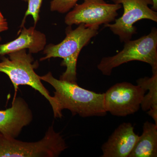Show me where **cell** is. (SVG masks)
Segmentation results:
<instances>
[{
    "mask_svg": "<svg viewBox=\"0 0 157 157\" xmlns=\"http://www.w3.org/2000/svg\"><path fill=\"white\" fill-rule=\"evenodd\" d=\"M40 78L55 90L54 98L61 112L67 109L73 115L78 114L82 117H104L107 114L104 107V93L94 92L80 87L77 83L57 79L51 72Z\"/></svg>",
    "mask_w": 157,
    "mask_h": 157,
    "instance_id": "6da1fadb",
    "label": "cell"
},
{
    "mask_svg": "<svg viewBox=\"0 0 157 157\" xmlns=\"http://www.w3.org/2000/svg\"><path fill=\"white\" fill-rule=\"evenodd\" d=\"M98 30L86 27L83 24L78 25L75 29L68 26L66 30V37L61 42L57 45L50 44L45 46L43 50L45 56L40 59V61L52 58L63 59L61 66L67 69L59 79L76 83V65L78 56L82 48L98 35Z\"/></svg>",
    "mask_w": 157,
    "mask_h": 157,
    "instance_id": "7a4b0ae2",
    "label": "cell"
},
{
    "mask_svg": "<svg viewBox=\"0 0 157 157\" xmlns=\"http://www.w3.org/2000/svg\"><path fill=\"white\" fill-rule=\"evenodd\" d=\"M9 57L1 56L0 72L6 73L17 89L20 85H27L39 91L50 103L55 118H61L62 112L59 109L57 102L52 97L42 84L40 76L35 72L39 66L38 62H34L32 54L27 53L26 49L14 52L8 54Z\"/></svg>",
    "mask_w": 157,
    "mask_h": 157,
    "instance_id": "3957f363",
    "label": "cell"
},
{
    "mask_svg": "<svg viewBox=\"0 0 157 157\" xmlns=\"http://www.w3.org/2000/svg\"><path fill=\"white\" fill-rule=\"evenodd\" d=\"M124 48L112 56L103 57L98 65L104 76L111 75L112 70L121 65L138 61L150 65L152 74L157 73V29L152 28L148 35L124 42Z\"/></svg>",
    "mask_w": 157,
    "mask_h": 157,
    "instance_id": "277c9868",
    "label": "cell"
},
{
    "mask_svg": "<svg viewBox=\"0 0 157 157\" xmlns=\"http://www.w3.org/2000/svg\"><path fill=\"white\" fill-rule=\"evenodd\" d=\"M67 147L65 139L54 131L53 125L37 142L20 141L0 133V157H56Z\"/></svg>",
    "mask_w": 157,
    "mask_h": 157,
    "instance_id": "5b68a950",
    "label": "cell"
},
{
    "mask_svg": "<svg viewBox=\"0 0 157 157\" xmlns=\"http://www.w3.org/2000/svg\"><path fill=\"white\" fill-rule=\"evenodd\" d=\"M122 8L121 4H109L105 0H84L67 14L65 23L70 26L83 24L86 27L98 30L101 25L114 21Z\"/></svg>",
    "mask_w": 157,
    "mask_h": 157,
    "instance_id": "8992f818",
    "label": "cell"
},
{
    "mask_svg": "<svg viewBox=\"0 0 157 157\" xmlns=\"http://www.w3.org/2000/svg\"><path fill=\"white\" fill-rule=\"evenodd\" d=\"M114 4H121L124 8L123 14L113 24L104 25L113 34L118 36L121 42L131 40L137 33L134 24L142 19H148L157 22V12L149 6L153 5L152 0H111Z\"/></svg>",
    "mask_w": 157,
    "mask_h": 157,
    "instance_id": "52a82bcc",
    "label": "cell"
},
{
    "mask_svg": "<svg viewBox=\"0 0 157 157\" xmlns=\"http://www.w3.org/2000/svg\"><path fill=\"white\" fill-rule=\"evenodd\" d=\"M147 90L137 85L124 82L116 83L104 93V105L106 112L125 117L139 110Z\"/></svg>",
    "mask_w": 157,
    "mask_h": 157,
    "instance_id": "ba28073f",
    "label": "cell"
},
{
    "mask_svg": "<svg viewBox=\"0 0 157 157\" xmlns=\"http://www.w3.org/2000/svg\"><path fill=\"white\" fill-rule=\"evenodd\" d=\"M33 119V113L25 101L16 98L11 107L0 110V133L6 137L15 138Z\"/></svg>",
    "mask_w": 157,
    "mask_h": 157,
    "instance_id": "9c48e42d",
    "label": "cell"
},
{
    "mask_svg": "<svg viewBox=\"0 0 157 157\" xmlns=\"http://www.w3.org/2000/svg\"><path fill=\"white\" fill-rule=\"evenodd\" d=\"M139 136L130 123L121 124L102 145V157H129Z\"/></svg>",
    "mask_w": 157,
    "mask_h": 157,
    "instance_id": "30bf717a",
    "label": "cell"
},
{
    "mask_svg": "<svg viewBox=\"0 0 157 157\" xmlns=\"http://www.w3.org/2000/svg\"><path fill=\"white\" fill-rule=\"evenodd\" d=\"M34 27L26 28L24 26L20 29L16 39L0 45V56L22 49H28L29 53H37L44 50L46 46V37Z\"/></svg>",
    "mask_w": 157,
    "mask_h": 157,
    "instance_id": "8fae6325",
    "label": "cell"
},
{
    "mask_svg": "<svg viewBox=\"0 0 157 157\" xmlns=\"http://www.w3.org/2000/svg\"><path fill=\"white\" fill-rule=\"evenodd\" d=\"M157 157V124L147 121L129 157Z\"/></svg>",
    "mask_w": 157,
    "mask_h": 157,
    "instance_id": "7c38bea8",
    "label": "cell"
},
{
    "mask_svg": "<svg viewBox=\"0 0 157 157\" xmlns=\"http://www.w3.org/2000/svg\"><path fill=\"white\" fill-rule=\"evenodd\" d=\"M137 84L148 92L144 96L140 107L147 113L157 124V73L152 74L151 77L138 78Z\"/></svg>",
    "mask_w": 157,
    "mask_h": 157,
    "instance_id": "4fadbf2b",
    "label": "cell"
},
{
    "mask_svg": "<svg viewBox=\"0 0 157 157\" xmlns=\"http://www.w3.org/2000/svg\"><path fill=\"white\" fill-rule=\"evenodd\" d=\"M22 1L28 2V7L21 25L20 29L24 26L26 17L29 15H31L33 17L35 26H36L37 22L40 19L39 13H40V9H41L43 0H22Z\"/></svg>",
    "mask_w": 157,
    "mask_h": 157,
    "instance_id": "5bb4252c",
    "label": "cell"
},
{
    "mask_svg": "<svg viewBox=\"0 0 157 157\" xmlns=\"http://www.w3.org/2000/svg\"><path fill=\"white\" fill-rule=\"evenodd\" d=\"M79 0H52L50 3V10L60 13L69 12L74 8Z\"/></svg>",
    "mask_w": 157,
    "mask_h": 157,
    "instance_id": "9a60e30c",
    "label": "cell"
},
{
    "mask_svg": "<svg viewBox=\"0 0 157 157\" xmlns=\"http://www.w3.org/2000/svg\"><path fill=\"white\" fill-rule=\"evenodd\" d=\"M9 29L8 23L7 20L0 11V33L2 32L7 30ZM2 40V38L0 36V42Z\"/></svg>",
    "mask_w": 157,
    "mask_h": 157,
    "instance_id": "2e32d148",
    "label": "cell"
},
{
    "mask_svg": "<svg viewBox=\"0 0 157 157\" xmlns=\"http://www.w3.org/2000/svg\"><path fill=\"white\" fill-rule=\"evenodd\" d=\"M153 3V5L152 6L151 9L154 11H157V0H152Z\"/></svg>",
    "mask_w": 157,
    "mask_h": 157,
    "instance_id": "e0dca14e",
    "label": "cell"
}]
</instances>
